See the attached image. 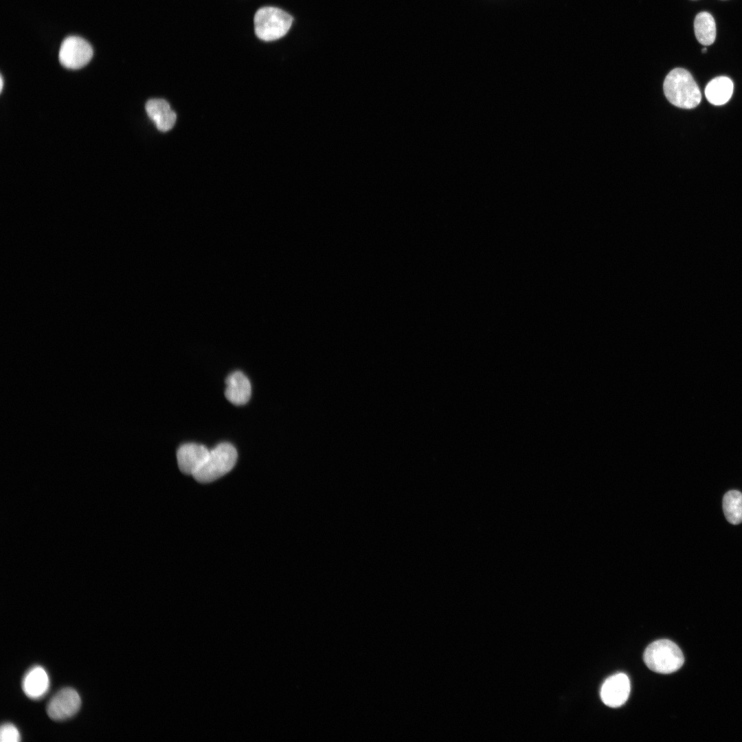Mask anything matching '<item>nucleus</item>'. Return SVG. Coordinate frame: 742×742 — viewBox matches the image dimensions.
<instances>
[{
    "mask_svg": "<svg viewBox=\"0 0 742 742\" xmlns=\"http://www.w3.org/2000/svg\"><path fill=\"white\" fill-rule=\"evenodd\" d=\"M697 40L704 45H712L716 38V25L713 16L707 12L697 14L694 21Z\"/></svg>",
    "mask_w": 742,
    "mask_h": 742,
    "instance_id": "f8f14e48",
    "label": "nucleus"
},
{
    "mask_svg": "<svg viewBox=\"0 0 742 742\" xmlns=\"http://www.w3.org/2000/svg\"><path fill=\"white\" fill-rule=\"evenodd\" d=\"M630 681L624 673H617L608 677L600 690L603 702L611 708H618L627 700L630 693Z\"/></svg>",
    "mask_w": 742,
    "mask_h": 742,
    "instance_id": "0eeeda50",
    "label": "nucleus"
},
{
    "mask_svg": "<svg viewBox=\"0 0 742 742\" xmlns=\"http://www.w3.org/2000/svg\"><path fill=\"white\" fill-rule=\"evenodd\" d=\"M226 398L235 405L246 404L251 394V383L248 378L240 371H235L225 379Z\"/></svg>",
    "mask_w": 742,
    "mask_h": 742,
    "instance_id": "1a4fd4ad",
    "label": "nucleus"
},
{
    "mask_svg": "<svg viewBox=\"0 0 742 742\" xmlns=\"http://www.w3.org/2000/svg\"><path fill=\"white\" fill-rule=\"evenodd\" d=\"M664 92L667 100L682 109H693L701 102V94L690 73L683 68H675L666 76Z\"/></svg>",
    "mask_w": 742,
    "mask_h": 742,
    "instance_id": "f257e3e1",
    "label": "nucleus"
},
{
    "mask_svg": "<svg viewBox=\"0 0 742 742\" xmlns=\"http://www.w3.org/2000/svg\"><path fill=\"white\" fill-rule=\"evenodd\" d=\"M291 15L280 8L266 6L258 9L254 18L256 36L264 41H272L283 37L289 30Z\"/></svg>",
    "mask_w": 742,
    "mask_h": 742,
    "instance_id": "20e7f679",
    "label": "nucleus"
},
{
    "mask_svg": "<svg viewBox=\"0 0 742 742\" xmlns=\"http://www.w3.org/2000/svg\"><path fill=\"white\" fill-rule=\"evenodd\" d=\"M49 677L45 670L40 666L31 668L24 675L22 688L24 693L31 699H39L48 690Z\"/></svg>",
    "mask_w": 742,
    "mask_h": 742,
    "instance_id": "9d476101",
    "label": "nucleus"
},
{
    "mask_svg": "<svg viewBox=\"0 0 742 742\" xmlns=\"http://www.w3.org/2000/svg\"><path fill=\"white\" fill-rule=\"evenodd\" d=\"M93 56V48L84 38L71 36L62 43L58 58L63 66L78 69L85 66Z\"/></svg>",
    "mask_w": 742,
    "mask_h": 742,
    "instance_id": "39448f33",
    "label": "nucleus"
},
{
    "mask_svg": "<svg viewBox=\"0 0 742 742\" xmlns=\"http://www.w3.org/2000/svg\"><path fill=\"white\" fill-rule=\"evenodd\" d=\"M733 92V82L728 77L719 76L710 80L705 89V95L712 104L722 105L731 98Z\"/></svg>",
    "mask_w": 742,
    "mask_h": 742,
    "instance_id": "9b49d317",
    "label": "nucleus"
},
{
    "mask_svg": "<svg viewBox=\"0 0 742 742\" xmlns=\"http://www.w3.org/2000/svg\"><path fill=\"white\" fill-rule=\"evenodd\" d=\"M0 740L2 742H18L21 735L18 729L12 723H4L0 729Z\"/></svg>",
    "mask_w": 742,
    "mask_h": 742,
    "instance_id": "2eb2a0df",
    "label": "nucleus"
},
{
    "mask_svg": "<svg viewBox=\"0 0 742 742\" xmlns=\"http://www.w3.org/2000/svg\"><path fill=\"white\" fill-rule=\"evenodd\" d=\"M237 457V451L232 445L221 443L210 451L203 464L192 475L201 483L213 482L232 469Z\"/></svg>",
    "mask_w": 742,
    "mask_h": 742,
    "instance_id": "7ed1b4c3",
    "label": "nucleus"
},
{
    "mask_svg": "<svg viewBox=\"0 0 742 742\" xmlns=\"http://www.w3.org/2000/svg\"><path fill=\"white\" fill-rule=\"evenodd\" d=\"M3 77H2V76H1V87H0V91H2V89H3Z\"/></svg>",
    "mask_w": 742,
    "mask_h": 742,
    "instance_id": "f3484780",
    "label": "nucleus"
},
{
    "mask_svg": "<svg viewBox=\"0 0 742 742\" xmlns=\"http://www.w3.org/2000/svg\"><path fill=\"white\" fill-rule=\"evenodd\" d=\"M177 119V115L175 111L170 110L159 122L155 125L157 129L162 132H166L170 130L175 125Z\"/></svg>",
    "mask_w": 742,
    "mask_h": 742,
    "instance_id": "dca6fc26",
    "label": "nucleus"
},
{
    "mask_svg": "<svg viewBox=\"0 0 742 742\" xmlns=\"http://www.w3.org/2000/svg\"><path fill=\"white\" fill-rule=\"evenodd\" d=\"M209 452L202 445L186 443L181 445L177 453L180 471L187 475H193L203 464Z\"/></svg>",
    "mask_w": 742,
    "mask_h": 742,
    "instance_id": "6e6552de",
    "label": "nucleus"
},
{
    "mask_svg": "<svg viewBox=\"0 0 742 742\" xmlns=\"http://www.w3.org/2000/svg\"><path fill=\"white\" fill-rule=\"evenodd\" d=\"M724 515L732 524L742 522V493L736 490L727 492L723 498Z\"/></svg>",
    "mask_w": 742,
    "mask_h": 742,
    "instance_id": "ddd939ff",
    "label": "nucleus"
},
{
    "mask_svg": "<svg viewBox=\"0 0 742 742\" xmlns=\"http://www.w3.org/2000/svg\"><path fill=\"white\" fill-rule=\"evenodd\" d=\"M145 109L149 118L157 124L170 110L169 103L164 99H150L145 105Z\"/></svg>",
    "mask_w": 742,
    "mask_h": 742,
    "instance_id": "4468645a",
    "label": "nucleus"
},
{
    "mask_svg": "<svg viewBox=\"0 0 742 742\" xmlns=\"http://www.w3.org/2000/svg\"><path fill=\"white\" fill-rule=\"evenodd\" d=\"M80 705L81 699L78 692L71 688H65L52 697L46 710L52 719L62 721L74 716Z\"/></svg>",
    "mask_w": 742,
    "mask_h": 742,
    "instance_id": "423d86ee",
    "label": "nucleus"
},
{
    "mask_svg": "<svg viewBox=\"0 0 742 742\" xmlns=\"http://www.w3.org/2000/svg\"><path fill=\"white\" fill-rule=\"evenodd\" d=\"M706 52H707V49L706 47L703 48L702 50H701L702 53H706Z\"/></svg>",
    "mask_w": 742,
    "mask_h": 742,
    "instance_id": "a211bd4d",
    "label": "nucleus"
},
{
    "mask_svg": "<svg viewBox=\"0 0 742 742\" xmlns=\"http://www.w3.org/2000/svg\"><path fill=\"white\" fill-rule=\"evenodd\" d=\"M644 661L651 671L669 674L682 667L684 657L675 643L662 639L652 642L647 647L644 653Z\"/></svg>",
    "mask_w": 742,
    "mask_h": 742,
    "instance_id": "f03ea898",
    "label": "nucleus"
}]
</instances>
